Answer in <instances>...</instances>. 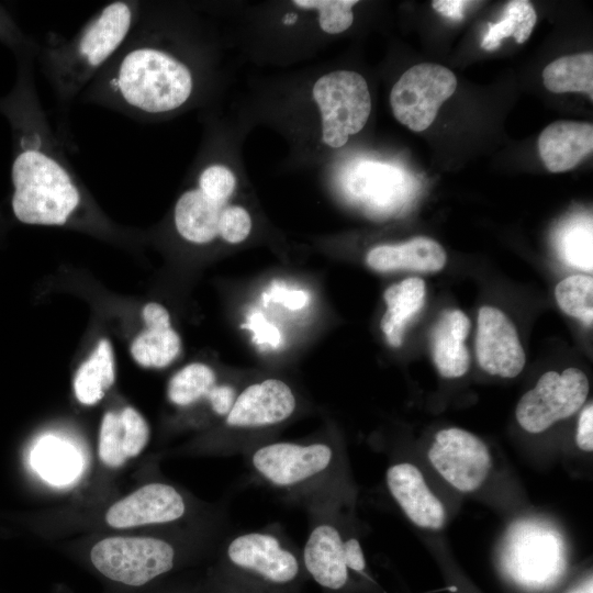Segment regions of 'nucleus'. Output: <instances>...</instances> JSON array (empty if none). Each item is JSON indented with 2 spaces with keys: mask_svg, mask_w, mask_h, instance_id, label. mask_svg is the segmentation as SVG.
Segmentation results:
<instances>
[{
  "mask_svg": "<svg viewBox=\"0 0 593 593\" xmlns=\"http://www.w3.org/2000/svg\"><path fill=\"white\" fill-rule=\"evenodd\" d=\"M24 101L11 170L12 210L25 224L65 225L85 210V189L34 91L29 89Z\"/></svg>",
  "mask_w": 593,
  "mask_h": 593,
  "instance_id": "nucleus-1",
  "label": "nucleus"
},
{
  "mask_svg": "<svg viewBox=\"0 0 593 593\" xmlns=\"http://www.w3.org/2000/svg\"><path fill=\"white\" fill-rule=\"evenodd\" d=\"M142 9L139 1H111L71 38L48 34L42 63L63 112L120 51L136 26Z\"/></svg>",
  "mask_w": 593,
  "mask_h": 593,
  "instance_id": "nucleus-2",
  "label": "nucleus"
},
{
  "mask_svg": "<svg viewBox=\"0 0 593 593\" xmlns=\"http://www.w3.org/2000/svg\"><path fill=\"white\" fill-rule=\"evenodd\" d=\"M564 552L563 539L553 527L536 521H521L508 529L502 563L516 583L540 590L562 574Z\"/></svg>",
  "mask_w": 593,
  "mask_h": 593,
  "instance_id": "nucleus-3",
  "label": "nucleus"
},
{
  "mask_svg": "<svg viewBox=\"0 0 593 593\" xmlns=\"http://www.w3.org/2000/svg\"><path fill=\"white\" fill-rule=\"evenodd\" d=\"M322 115V139L333 147L344 146L360 132L371 112V98L365 78L355 71L338 70L322 76L313 87Z\"/></svg>",
  "mask_w": 593,
  "mask_h": 593,
  "instance_id": "nucleus-4",
  "label": "nucleus"
},
{
  "mask_svg": "<svg viewBox=\"0 0 593 593\" xmlns=\"http://www.w3.org/2000/svg\"><path fill=\"white\" fill-rule=\"evenodd\" d=\"M90 559L107 579L136 588L170 571L175 550L158 538L109 537L92 547Z\"/></svg>",
  "mask_w": 593,
  "mask_h": 593,
  "instance_id": "nucleus-5",
  "label": "nucleus"
},
{
  "mask_svg": "<svg viewBox=\"0 0 593 593\" xmlns=\"http://www.w3.org/2000/svg\"><path fill=\"white\" fill-rule=\"evenodd\" d=\"M456 88L457 78L448 68L430 63L414 65L391 90L393 115L411 131L422 132L432 125L439 108Z\"/></svg>",
  "mask_w": 593,
  "mask_h": 593,
  "instance_id": "nucleus-6",
  "label": "nucleus"
},
{
  "mask_svg": "<svg viewBox=\"0 0 593 593\" xmlns=\"http://www.w3.org/2000/svg\"><path fill=\"white\" fill-rule=\"evenodd\" d=\"M588 393L589 381L580 369L548 371L518 401L516 419L526 432L541 433L580 410Z\"/></svg>",
  "mask_w": 593,
  "mask_h": 593,
  "instance_id": "nucleus-7",
  "label": "nucleus"
},
{
  "mask_svg": "<svg viewBox=\"0 0 593 593\" xmlns=\"http://www.w3.org/2000/svg\"><path fill=\"white\" fill-rule=\"evenodd\" d=\"M334 451L325 443L276 441L250 456L254 470L270 484L289 489L311 482L332 466Z\"/></svg>",
  "mask_w": 593,
  "mask_h": 593,
  "instance_id": "nucleus-8",
  "label": "nucleus"
},
{
  "mask_svg": "<svg viewBox=\"0 0 593 593\" xmlns=\"http://www.w3.org/2000/svg\"><path fill=\"white\" fill-rule=\"evenodd\" d=\"M428 459L435 470L461 492L478 490L492 467L486 445L472 433L457 427L436 434Z\"/></svg>",
  "mask_w": 593,
  "mask_h": 593,
  "instance_id": "nucleus-9",
  "label": "nucleus"
},
{
  "mask_svg": "<svg viewBox=\"0 0 593 593\" xmlns=\"http://www.w3.org/2000/svg\"><path fill=\"white\" fill-rule=\"evenodd\" d=\"M475 354L484 371L503 378L516 377L526 362L514 324L493 306H482L479 311Z\"/></svg>",
  "mask_w": 593,
  "mask_h": 593,
  "instance_id": "nucleus-10",
  "label": "nucleus"
},
{
  "mask_svg": "<svg viewBox=\"0 0 593 593\" xmlns=\"http://www.w3.org/2000/svg\"><path fill=\"white\" fill-rule=\"evenodd\" d=\"M230 561L273 583H288L299 573V560L282 540L267 532L235 536L226 550Z\"/></svg>",
  "mask_w": 593,
  "mask_h": 593,
  "instance_id": "nucleus-11",
  "label": "nucleus"
},
{
  "mask_svg": "<svg viewBox=\"0 0 593 593\" xmlns=\"http://www.w3.org/2000/svg\"><path fill=\"white\" fill-rule=\"evenodd\" d=\"M296 407L291 388L279 379H266L245 388L226 414L233 428H259L289 418Z\"/></svg>",
  "mask_w": 593,
  "mask_h": 593,
  "instance_id": "nucleus-12",
  "label": "nucleus"
},
{
  "mask_svg": "<svg viewBox=\"0 0 593 593\" xmlns=\"http://www.w3.org/2000/svg\"><path fill=\"white\" fill-rule=\"evenodd\" d=\"M186 505L180 493L164 483L146 484L107 512V523L115 528L168 523L180 518Z\"/></svg>",
  "mask_w": 593,
  "mask_h": 593,
  "instance_id": "nucleus-13",
  "label": "nucleus"
},
{
  "mask_svg": "<svg viewBox=\"0 0 593 593\" xmlns=\"http://www.w3.org/2000/svg\"><path fill=\"white\" fill-rule=\"evenodd\" d=\"M387 484L402 511L415 525L433 530L444 526L445 507L430 491L416 466L409 462L391 466L387 471Z\"/></svg>",
  "mask_w": 593,
  "mask_h": 593,
  "instance_id": "nucleus-14",
  "label": "nucleus"
},
{
  "mask_svg": "<svg viewBox=\"0 0 593 593\" xmlns=\"http://www.w3.org/2000/svg\"><path fill=\"white\" fill-rule=\"evenodd\" d=\"M537 145L549 171H568L592 153L593 125L588 122L556 121L542 130Z\"/></svg>",
  "mask_w": 593,
  "mask_h": 593,
  "instance_id": "nucleus-15",
  "label": "nucleus"
},
{
  "mask_svg": "<svg viewBox=\"0 0 593 593\" xmlns=\"http://www.w3.org/2000/svg\"><path fill=\"white\" fill-rule=\"evenodd\" d=\"M343 538L335 525L321 522L310 532L303 549V562L322 586L338 590L348 579Z\"/></svg>",
  "mask_w": 593,
  "mask_h": 593,
  "instance_id": "nucleus-16",
  "label": "nucleus"
},
{
  "mask_svg": "<svg viewBox=\"0 0 593 593\" xmlns=\"http://www.w3.org/2000/svg\"><path fill=\"white\" fill-rule=\"evenodd\" d=\"M470 320L460 310H445L430 333V350L438 372L445 378H459L469 368L466 339Z\"/></svg>",
  "mask_w": 593,
  "mask_h": 593,
  "instance_id": "nucleus-17",
  "label": "nucleus"
},
{
  "mask_svg": "<svg viewBox=\"0 0 593 593\" xmlns=\"http://www.w3.org/2000/svg\"><path fill=\"white\" fill-rule=\"evenodd\" d=\"M447 255L443 246L428 237H415L396 245H380L367 254V265L380 272L412 270L436 272L443 269Z\"/></svg>",
  "mask_w": 593,
  "mask_h": 593,
  "instance_id": "nucleus-18",
  "label": "nucleus"
},
{
  "mask_svg": "<svg viewBox=\"0 0 593 593\" xmlns=\"http://www.w3.org/2000/svg\"><path fill=\"white\" fill-rule=\"evenodd\" d=\"M146 329L132 343L133 358L144 367L163 368L179 354L181 342L170 326L168 311L158 303H148L143 309Z\"/></svg>",
  "mask_w": 593,
  "mask_h": 593,
  "instance_id": "nucleus-19",
  "label": "nucleus"
},
{
  "mask_svg": "<svg viewBox=\"0 0 593 593\" xmlns=\"http://www.w3.org/2000/svg\"><path fill=\"white\" fill-rule=\"evenodd\" d=\"M225 205L211 200L198 188L184 191L174 211L178 234L193 244L212 242L219 235V219Z\"/></svg>",
  "mask_w": 593,
  "mask_h": 593,
  "instance_id": "nucleus-20",
  "label": "nucleus"
},
{
  "mask_svg": "<svg viewBox=\"0 0 593 593\" xmlns=\"http://www.w3.org/2000/svg\"><path fill=\"white\" fill-rule=\"evenodd\" d=\"M387 311L381 318V329L392 347H400L406 326L419 313L425 300V282L418 277L392 284L384 292Z\"/></svg>",
  "mask_w": 593,
  "mask_h": 593,
  "instance_id": "nucleus-21",
  "label": "nucleus"
},
{
  "mask_svg": "<svg viewBox=\"0 0 593 593\" xmlns=\"http://www.w3.org/2000/svg\"><path fill=\"white\" fill-rule=\"evenodd\" d=\"M30 460L37 474L54 485L71 482L82 467L78 451L70 444L53 436H45L35 444Z\"/></svg>",
  "mask_w": 593,
  "mask_h": 593,
  "instance_id": "nucleus-22",
  "label": "nucleus"
},
{
  "mask_svg": "<svg viewBox=\"0 0 593 593\" xmlns=\"http://www.w3.org/2000/svg\"><path fill=\"white\" fill-rule=\"evenodd\" d=\"M114 382V360L111 344L101 339L90 358L76 372L74 390L86 405L98 403Z\"/></svg>",
  "mask_w": 593,
  "mask_h": 593,
  "instance_id": "nucleus-23",
  "label": "nucleus"
},
{
  "mask_svg": "<svg viewBox=\"0 0 593 593\" xmlns=\"http://www.w3.org/2000/svg\"><path fill=\"white\" fill-rule=\"evenodd\" d=\"M545 87L553 93L583 92L593 99V54L559 57L542 70Z\"/></svg>",
  "mask_w": 593,
  "mask_h": 593,
  "instance_id": "nucleus-24",
  "label": "nucleus"
},
{
  "mask_svg": "<svg viewBox=\"0 0 593 593\" xmlns=\"http://www.w3.org/2000/svg\"><path fill=\"white\" fill-rule=\"evenodd\" d=\"M536 21V10L530 1H510L504 8L502 19L496 23H489L481 47L485 51H494L504 38L510 36H513L516 43L523 44L530 36Z\"/></svg>",
  "mask_w": 593,
  "mask_h": 593,
  "instance_id": "nucleus-25",
  "label": "nucleus"
},
{
  "mask_svg": "<svg viewBox=\"0 0 593 593\" xmlns=\"http://www.w3.org/2000/svg\"><path fill=\"white\" fill-rule=\"evenodd\" d=\"M214 371L206 365L194 362L178 371L168 385V398L177 405L187 406L206 398L216 385Z\"/></svg>",
  "mask_w": 593,
  "mask_h": 593,
  "instance_id": "nucleus-26",
  "label": "nucleus"
},
{
  "mask_svg": "<svg viewBox=\"0 0 593 593\" xmlns=\"http://www.w3.org/2000/svg\"><path fill=\"white\" fill-rule=\"evenodd\" d=\"M559 307L570 316L591 326L593 322V279L591 276L573 275L561 280L555 289Z\"/></svg>",
  "mask_w": 593,
  "mask_h": 593,
  "instance_id": "nucleus-27",
  "label": "nucleus"
},
{
  "mask_svg": "<svg viewBox=\"0 0 593 593\" xmlns=\"http://www.w3.org/2000/svg\"><path fill=\"white\" fill-rule=\"evenodd\" d=\"M560 258L568 266L592 271L591 220L569 223L560 233L557 243Z\"/></svg>",
  "mask_w": 593,
  "mask_h": 593,
  "instance_id": "nucleus-28",
  "label": "nucleus"
},
{
  "mask_svg": "<svg viewBox=\"0 0 593 593\" xmlns=\"http://www.w3.org/2000/svg\"><path fill=\"white\" fill-rule=\"evenodd\" d=\"M293 3L302 9L318 11L321 29L328 34L346 31L354 21L353 7L357 0H295Z\"/></svg>",
  "mask_w": 593,
  "mask_h": 593,
  "instance_id": "nucleus-29",
  "label": "nucleus"
},
{
  "mask_svg": "<svg viewBox=\"0 0 593 593\" xmlns=\"http://www.w3.org/2000/svg\"><path fill=\"white\" fill-rule=\"evenodd\" d=\"M123 428L120 416L108 412L104 414L99 438V456L108 467L122 466L126 456L122 449Z\"/></svg>",
  "mask_w": 593,
  "mask_h": 593,
  "instance_id": "nucleus-30",
  "label": "nucleus"
},
{
  "mask_svg": "<svg viewBox=\"0 0 593 593\" xmlns=\"http://www.w3.org/2000/svg\"><path fill=\"white\" fill-rule=\"evenodd\" d=\"M235 186L236 179L231 169L220 164H213L200 172L197 188L211 200L226 204Z\"/></svg>",
  "mask_w": 593,
  "mask_h": 593,
  "instance_id": "nucleus-31",
  "label": "nucleus"
},
{
  "mask_svg": "<svg viewBox=\"0 0 593 593\" xmlns=\"http://www.w3.org/2000/svg\"><path fill=\"white\" fill-rule=\"evenodd\" d=\"M123 438L122 449L126 458L137 456L146 446L149 428L143 416L132 407H126L120 415Z\"/></svg>",
  "mask_w": 593,
  "mask_h": 593,
  "instance_id": "nucleus-32",
  "label": "nucleus"
},
{
  "mask_svg": "<svg viewBox=\"0 0 593 593\" xmlns=\"http://www.w3.org/2000/svg\"><path fill=\"white\" fill-rule=\"evenodd\" d=\"M251 230L249 213L239 205H225L219 219V236L230 244H238L247 238Z\"/></svg>",
  "mask_w": 593,
  "mask_h": 593,
  "instance_id": "nucleus-33",
  "label": "nucleus"
},
{
  "mask_svg": "<svg viewBox=\"0 0 593 593\" xmlns=\"http://www.w3.org/2000/svg\"><path fill=\"white\" fill-rule=\"evenodd\" d=\"M254 333L253 339L257 344H269L272 347H278L281 342V336L278 328L269 323L259 312H254L248 316L247 324L243 325Z\"/></svg>",
  "mask_w": 593,
  "mask_h": 593,
  "instance_id": "nucleus-34",
  "label": "nucleus"
},
{
  "mask_svg": "<svg viewBox=\"0 0 593 593\" xmlns=\"http://www.w3.org/2000/svg\"><path fill=\"white\" fill-rule=\"evenodd\" d=\"M266 298L273 302L282 303L290 310H300L309 303L310 295L303 290H289L283 287L276 286L272 287L268 296L265 295V299Z\"/></svg>",
  "mask_w": 593,
  "mask_h": 593,
  "instance_id": "nucleus-35",
  "label": "nucleus"
},
{
  "mask_svg": "<svg viewBox=\"0 0 593 593\" xmlns=\"http://www.w3.org/2000/svg\"><path fill=\"white\" fill-rule=\"evenodd\" d=\"M577 445L586 452L593 450V405H586L580 414L575 435Z\"/></svg>",
  "mask_w": 593,
  "mask_h": 593,
  "instance_id": "nucleus-36",
  "label": "nucleus"
},
{
  "mask_svg": "<svg viewBox=\"0 0 593 593\" xmlns=\"http://www.w3.org/2000/svg\"><path fill=\"white\" fill-rule=\"evenodd\" d=\"M235 389L228 384L215 385L206 399L213 411L219 415H226L232 409L236 399Z\"/></svg>",
  "mask_w": 593,
  "mask_h": 593,
  "instance_id": "nucleus-37",
  "label": "nucleus"
},
{
  "mask_svg": "<svg viewBox=\"0 0 593 593\" xmlns=\"http://www.w3.org/2000/svg\"><path fill=\"white\" fill-rule=\"evenodd\" d=\"M343 549L347 568L362 572L366 568V560L359 540L354 537L345 539Z\"/></svg>",
  "mask_w": 593,
  "mask_h": 593,
  "instance_id": "nucleus-38",
  "label": "nucleus"
},
{
  "mask_svg": "<svg viewBox=\"0 0 593 593\" xmlns=\"http://www.w3.org/2000/svg\"><path fill=\"white\" fill-rule=\"evenodd\" d=\"M471 3L470 1H432L433 8L448 18L460 20L463 18V8Z\"/></svg>",
  "mask_w": 593,
  "mask_h": 593,
  "instance_id": "nucleus-39",
  "label": "nucleus"
},
{
  "mask_svg": "<svg viewBox=\"0 0 593 593\" xmlns=\"http://www.w3.org/2000/svg\"><path fill=\"white\" fill-rule=\"evenodd\" d=\"M593 589H592V580H588L583 583V585L577 590H574L573 592L571 593H592Z\"/></svg>",
  "mask_w": 593,
  "mask_h": 593,
  "instance_id": "nucleus-40",
  "label": "nucleus"
}]
</instances>
